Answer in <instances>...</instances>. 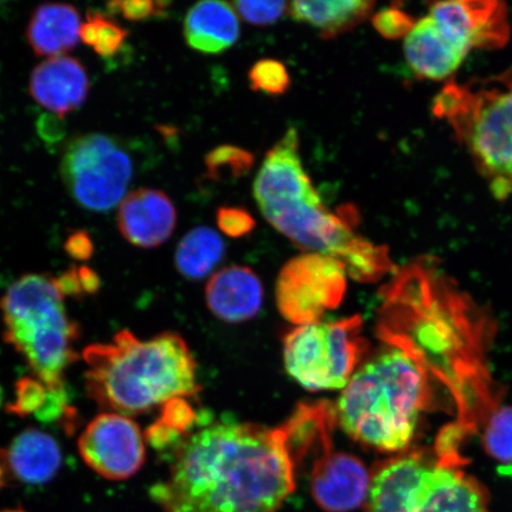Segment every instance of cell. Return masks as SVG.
Here are the masks:
<instances>
[{
    "label": "cell",
    "mask_w": 512,
    "mask_h": 512,
    "mask_svg": "<svg viewBox=\"0 0 512 512\" xmlns=\"http://www.w3.org/2000/svg\"><path fill=\"white\" fill-rule=\"evenodd\" d=\"M249 87L253 92L280 96L290 91L291 75L283 62L273 59L260 60L248 72Z\"/></svg>",
    "instance_id": "26"
},
{
    "label": "cell",
    "mask_w": 512,
    "mask_h": 512,
    "mask_svg": "<svg viewBox=\"0 0 512 512\" xmlns=\"http://www.w3.org/2000/svg\"><path fill=\"white\" fill-rule=\"evenodd\" d=\"M12 478L31 485L50 482L59 472L62 452L48 433L30 427L19 433L6 450Z\"/></svg>",
    "instance_id": "21"
},
{
    "label": "cell",
    "mask_w": 512,
    "mask_h": 512,
    "mask_svg": "<svg viewBox=\"0 0 512 512\" xmlns=\"http://www.w3.org/2000/svg\"><path fill=\"white\" fill-rule=\"evenodd\" d=\"M169 2H111L107 4V11L112 15H121L130 22H143L151 18H162L169 11Z\"/></svg>",
    "instance_id": "30"
},
{
    "label": "cell",
    "mask_w": 512,
    "mask_h": 512,
    "mask_svg": "<svg viewBox=\"0 0 512 512\" xmlns=\"http://www.w3.org/2000/svg\"><path fill=\"white\" fill-rule=\"evenodd\" d=\"M98 18V41H96L95 53L105 59H110L119 53L128 37V31L113 21V19L96 12Z\"/></svg>",
    "instance_id": "31"
},
{
    "label": "cell",
    "mask_w": 512,
    "mask_h": 512,
    "mask_svg": "<svg viewBox=\"0 0 512 512\" xmlns=\"http://www.w3.org/2000/svg\"><path fill=\"white\" fill-rule=\"evenodd\" d=\"M428 16L466 54L473 49L502 48L510 37L507 5L496 0L433 3Z\"/></svg>",
    "instance_id": "13"
},
{
    "label": "cell",
    "mask_w": 512,
    "mask_h": 512,
    "mask_svg": "<svg viewBox=\"0 0 512 512\" xmlns=\"http://www.w3.org/2000/svg\"><path fill=\"white\" fill-rule=\"evenodd\" d=\"M37 133L44 142L55 144L66 137L67 126L59 115L46 113L37 120Z\"/></svg>",
    "instance_id": "33"
},
{
    "label": "cell",
    "mask_w": 512,
    "mask_h": 512,
    "mask_svg": "<svg viewBox=\"0 0 512 512\" xmlns=\"http://www.w3.org/2000/svg\"><path fill=\"white\" fill-rule=\"evenodd\" d=\"M347 271L341 261L322 253L291 259L280 271L275 288L278 309L288 322H320L336 309L347 292Z\"/></svg>",
    "instance_id": "10"
},
{
    "label": "cell",
    "mask_w": 512,
    "mask_h": 512,
    "mask_svg": "<svg viewBox=\"0 0 512 512\" xmlns=\"http://www.w3.org/2000/svg\"><path fill=\"white\" fill-rule=\"evenodd\" d=\"M209 310L226 323L247 322L258 315L264 288L251 268L230 266L210 278L206 287Z\"/></svg>",
    "instance_id": "17"
},
{
    "label": "cell",
    "mask_w": 512,
    "mask_h": 512,
    "mask_svg": "<svg viewBox=\"0 0 512 512\" xmlns=\"http://www.w3.org/2000/svg\"><path fill=\"white\" fill-rule=\"evenodd\" d=\"M81 24L79 11L73 5L42 4L31 15L28 42L37 56H63L78 47Z\"/></svg>",
    "instance_id": "20"
},
{
    "label": "cell",
    "mask_w": 512,
    "mask_h": 512,
    "mask_svg": "<svg viewBox=\"0 0 512 512\" xmlns=\"http://www.w3.org/2000/svg\"><path fill=\"white\" fill-rule=\"evenodd\" d=\"M64 249L70 258L78 261H87L94 253L93 241L86 230H75L70 234L64 243Z\"/></svg>",
    "instance_id": "34"
},
{
    "label": "cell",
    "mask_w": 512,
    "mask_h": 512,
    "mask_svg": "<svg viewBox=\"0 0 512 512\" xmlns=\"http://www.w3.org/2000/svg\"><path fill=\"white\" fill-rule=\"evenodd\" d=\"M61 176L80 207L108 213L119 206L130 187L132 158L117 139L101 133L86 134L66 147Z\"/></svg>",
    "instance_id": "9"
},
{
    "label": "cell",
    "mask_w": 512,
    "mask_h": 512,
    "mask_svg": "<svg viewBox=\"0 0 512 512\" xmlns=\"http://www.w3.org/2000/svg\"><path fill=\"white\" fill-rule=\"evenodd\" d=\"M403 50L415 75L434 81L450 78L469 55L448 41L430 16L416 21Z\"/></svg>",
    "instance_id": "18"
},
{
    "label": "cell",
    "mask_w": 512,
    "mask_h": 512,
    "mask_svg": "<svg viewBox=\"0 0 512 512\" xmlns=\"http://www.w3.org/2000/svg\"><path fill=\"white\" fill-rule=\"evenodd\" d=\"M428 377L399 350L364 364L343 389L337 424L350 438L381 452L406 450L427 407Z\"/></svg>",
    "instance_id": "4"
},
{
    "label": "cell",
    "mask_w": 512,
    "mask_h": 512,
    "mask_svg": "<svg viewBox=\"0 0 512 512\" xmlns=\"http://www.w3.org/2000/svg\"><path fill=\"white\" fill-rule=\"evenodd\" d=\"M78 274L83 293L94 294L98 292L101 285L100 278L92 268L81 266L78 268Z\"/></svg>",
    "instance_id": "37"
},
{
    "label": "cell",
    "mask_w": 512,
    "mask_h": 512,
    "mask_svg": "<svg viewBox=\"0 0 512 512\" xmlns=\"http://www.w3.org/2000/svg\"><path fill=\"white\" fill-rule=\"evenodd\" d=\"M462 465L418 454L384 460L371 472L367 512H491L489 495Z\"/></svg>",
    "instance_id": "7"
},
{
    "label": "cell",
    "mask_w": 512,
    "mask_h": 512,
    "mask_svg": "<svg viewBox=\"0 0 512 512\" xmlns=\"http://www.w3.org/2000/svg\"><path fill=\"white\" fill-rule=\"evenodd\" d=\"M224 254L226 245L219 233L208 227H196L179 241L175 264L183 277L203 279L220 264Z\"/></svg>",
    "instance_id": "23"
},
{
    "label": "cell",
    "mask_w": 512,
    "mask_h": 512,
    "mask_svg": "<svg viewBox=\"0 0 512 512\" xmlns=\"http://www.w3.org/2000/svg\"><path fill=\"white\" fill-rule=\"evenodd\" d=\"M381 297L377 336L443 384L456 403V426L477 433L502 395L488 366L495 334L488 313L431 258L396 270Z\"/></svg>",
    "instance_id": "1"
},
{
    "label": "cell",
    "mask_w": 512,
    "mask_h": 512,
    "mask_svg": "<svg viewBox=\"0 0 512 512\" xmlns=\"http://www.w3.org/2000/svg\"><path fill=\"white\" fill-rule=\"evenodd\" d=\"M370 480L371 473L360 459L335 451L331 443L313 463L311 494L325 512H351L366 504Z\"/></svg>",
    "instance_id": "14"
},
{
    "label": "cell",
    "mask_w": 512,
    "mask_h": 512,
    "mask_svg": "<svg viewBox=\"0 0 512 512\" xmlns=\"http://www.w3.org/2000/svg\"><path fill=\"white\" fill-rule=\"evenodd\" d=\"M11 478L12 475L9 469L8 457H6V450L0 448V490L9 484Z\"/></svg>",
    "instance_id": "38"
},
{
    "label": "cell",
    "mask_w": 512,
    "mask_h": 512,
    "mask_svg": "<svg viewBox=\"0 0 512 512\" xmlns=\"http://www.w3.org/2000/svg\"><path fill=\"white\" fill-rule=\"evenodd\" d=\"M484 427L485 452L499 463L512 464V407L498 408Z\"/></svg>",
    "instance_id": "25"
},
{
    "label": "cell",
    "mask_w": 512,
    "mask_h": 512,
    "mask_svg": "<svg viewBox=\"0 0 512 512\" xmlns=\"http://www.w3.org/2000/svg\"><path fill=\"white\" fill-rule=\"evenodd\" d=\"M432 111L446 121L497 200L512 196V69L494 78L451 80Z\"/></svg>",
    "instance_id": "5"
},
{
    "label": "cell",
    "mask_w": 512,
    "mask_h": 512,
    "mask_svg": "<svg viewBox=\"0 0 512 512\" xmlns=\"http://www.w3.org/2000/svg\"><path fill=\"white\" fill-rule=\"evenodd\" d=\"M373 25L379 34L388 40L405 38L416 21L399 8L383 9L373 16Z\"/></svg>",
    "instance_id": "29"
},
{
    "label": "cell",
    "mask_w": 512,
    "mask_h": 512,
    "mask_svg": "<svg viewBox=\"0 0 512 512\" xmlns=\"http://www.w3.org/2000/svg\"><path fill=\"white\" fill-rule=\"evenodd\" d=\"M56 283L63 296H81L83 294L80 284L78 268L72 267L69 271L64 272L59 278H56Z\"/></svg>",
    "instance_id": "35"
},
{
    "label": "cell",
    "mask_w": 512,
    "mask_h": 512,
    "mask_svg": "<svg viewBox=\"0 0 512 512\" xmlns=\"http://www.w3.org/2000/svg\"><path fill=\"white\" fill-rule=\"evenodd\" d=\"M177 211L165 192L138 189L119 204L118 227L123 238L139 248H156L175 232Z\"/></svg>",
    "instance_id": "15"
},
{
    "label": "cell",
    "mask_w": 512,
    "mask_h": 512,
    "mask_svg": "<svg viewBox=\"0 0 512 512\" xmlns=\"http://www.w3.org/2000/svg\"><path fill=\"white\" fill-rule=\"evenodd\" d=\"M251 152L234 145H221L206 156L208 177L213 181H236L245 177L254 165Z\"/></svg>",
    "instance_id": "24"
},
{
    "label": "cell",
    "mask_w": 512,
    "mask_h": 512,
    "mask_svg": "<svg viewBox=\"0 0 512 512\" xmlns=\"http://www.w3.org/2000/svg\"><path fill=\"white\" fill-rule=\"evenodd\" d=\"M2 512H25V511L17 509V510H5Z\"/></svg>",
    "instance_id": "39"
},
{
    "label": "cell",
    "mask_w": 512,
    "mask_h": 512,
    "mask_svg": "<svg viewBox=\"0 0 512 512\" xmlns=\"http://www.w3.org/2000/svg\"><path fill=\"white\" fill-rule=\"evenodd\" d=\"M49 389L42 381L24 377L16 384V399L10 403L9 411L21 416L36 415L46 405Z\"/></svg>",
    "instance_id": "27"
},
{
    "label": "cell",
    "mask_w": 512,
    "mask_h": 512,
    "mask_svg": "<svg viewBox=\"0 0 512 512\" xmlns=\"http://www.w3.org/2000/svg\"><path fill=\"white\" fill-rule=\"evenodd\" d=\"M297 465L285 424L223 420L183 439L150 494L163 512H278L296 489Z\"/></svg>",
    "instance_id": "2"
},
{
    "label": "cell",
    "mask_w": 512,
    "mask_h": 512,
    "mask_svg": "<svg viewBox=\"0 0 512 512\" xmlns=\"http://www.w3.org/2000/svg\"><path fill=\"white\" fill-rule=\"evenodd\" d=\"M375 5L364 0H297L288 4V14L294 21L317 29L323 40H335L366 21Z\"/></svg>",
    "instance_id": "22"
},
{
    "label": "cell",
    "mask_w": 512,
    "mask_h": 512,
    "mask_svg": "<svg viewBox=\"0 0 512 512\" xmlns=\"http://www.w3.org/2000/svg\"><path fill=\"white\" fill-rule=\"evenodd\" d=\"M253 192L266 220L307 204L323 203L304 168L296 127L288 128L283 138L266 153Z\"/></svg>",
    "instance_id": "11"
},
{
    "label": "cell",
    "mask_w": 512,
    "mask_h": 512,
    "mask_svg": "<svg viewBox=\"0 0 512 512\" xmlns=\"http://www.w3.org/2000/svg\"><path fill=\"white\" fill-rule=\"evenodd\" d=\"M183 28L188 46L202 54H222L240 38L239 16L233 5L220 0H204L192 6Z\"/></svg>",
    "instance_id": "19"
},
{
    "label": "cell",
    "mask_w": 512,
    "mask_h": 512,
    "mask_svg": "<svg viewBox=\"0 0 512 512\" xmlns=\"http://www.w3.org/2000/svg\"><path fill=\"white\" fill-rule=\"evenodd\" d=\"M0 309L5 341L24 357L36 379L49 390L66 389L64 371L78 358L74 344L80 329L68 316L56 279L24 275L6 291Z\"/></svg>",
    "instance_id": "6"
},
{
    "label": "cell",
    "mask_w": 512,
    "mask_h": 512,
    "mask_svg": "<svg viewBox=\"0 0 512 512\" xmlns=\"http://www.w3.org/2000/svg\"><path fill=\"white\" fill-rule=\"evenodd\" d=\"M216 219L221 232L233 239L245 238L256 226L252 214L240 207H221Z\"/></svg>",
    "instance_id": "32"
},
{
    "label": "cell",
    "mask_w": 512,
    "mask_h": 512,
    "mask_svg": "<svg viewBox=\"0 0 512 512\" xmlns=\"http://www.w3.org/2000/svg\"><path fill=\"white\" fill-rule=\"evenodd\" d=\"M232 5L246 22L258 27L277 23L288 11L286 2H234Z\"/></svg>",
    "instance_id": "28"
},
{
    "label": "cell",
    "mask_w": 512,
    "mask_h": 512,
    "mask_svg": "<svg viewBox=\"0 0 512 512\" xmlns=\"http://www.w3.org/2000/svg\"><path fill=\"white\" fill-rule=\"evenodd\" d=\"M83 358L89 398L112 413H147L200 390L194 357L176 334L143 341L123 330L111 343L89 345Z\"/></svg>",
    "instance_id": "3"
},
{
    "label": "cell",
    "mask_w": 512,
    "mask_h": 512,
    "mask_svg": "<svg viewBox=\"0 0 512 512\" xmlns=\"http://www.w3.org/2000/svg\"><path fill=\"white\" fill-rule=\"evenodd\" d=\"M98 31V18H96V12H93L88 15L86 23L81 24L80 41L94 48L98 41Z\"/></svg>",
    "instance_id": "36"
},
{
    "label": "cell",
    "mask_w": 512,
    "mask_h": 512,
    "mask_svg": "<svg viewBox=\"0 0 512 512\" xmlns=\"http://www.w3.org/2000/svg\"><path fill=\"white\" fill-rule=\"evenodd\" d=\"M83 462L101 477L125 480L142 469L145 459V437L128 416L102 413L89 422L79 439Z\"/></svg>",
    "instance_id": "12"
},
{
    "label": "cell",
    "mask_w": 512,
    "mask_h": 512,
    "mask_svg": "<svg viewBox=\"0 0 512 512\" xmlns=\"http://www.w3.org/2000/svg\"><path fill=\"white\" fill-rule=\"evenodd\" d=\"M88 74L83 64L73 57H51L32 70L29 92L42 107L59 117H66L87 100Z\"/></svg>",
    "instance_id": "16"
},
{
    "label": "cell",
    "mask_w": 512,
    "mask_h": 512,
    "mask_svg": "<svg viewBox=\"0 0 512 512\" xmlns=\"http://www.w3.org/2000/svg\"><path fill=\"white\" fill-rule=\"evenodd\" d=\"M362 328L360 315L297 326L284 339L287 373L312 392L344 389L369 349Z\"/></svg>",
    "instance_id": "8"
}]
</instances>
